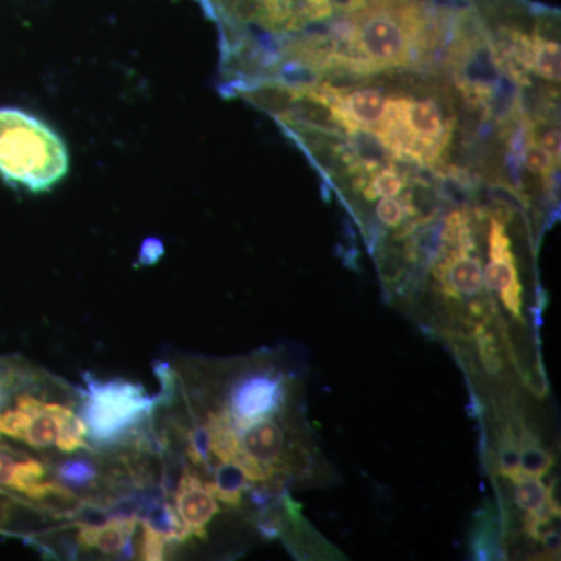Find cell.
<instances>
[{"label": "cell", "instance_id": "cell-14", "mask_svg": "<svg viewBox=\"0 0 561 561\" xmlns=\"http://www.w3.org/2000/svg\"><path fill=\"white\" fill-rule=\"evenodd\" d=\"M44 409L54 413L60 424L58 431L57 446L62 453H73L77 449L84 448L87 443V427L80 416L73 415L70 409L60 404H51V402H44Z\"/></svg>", "mask_w": 561, "mask_h": 561}, {"label": "cell", "instance_id": "cell-3", "mask_svg": "<svg viewBox=\"0 0 561 561\" xmlns=\"http://www.w3.org/2000/svg\"><path fill=\"white\" fill-rule=\"evenodd\" d=\"M87 389L81 393L80 419L87 438L98 446H114L127 440L150 419L158 398L150 397L140 383L116 378L103 381L94 373H83Z\"/></svg>", "mask_w": 561, "mask_h": 561}, {"label": "cell", "instance_id": "cell-27", "mask_svg": "<svg viewBox=\"0 0 561 561\" xmlns=\"http://www.w3.org/2000/svg\"><path fill=\"white\" fill-rule=\"evenodd\" d=\"M560 130H549L540 140V146L546 150V153L551 157L556 165H560Z\"/></svg>", "mask_w": 561, "mask_h": 561}, {"label": "cell", "instance_id": "cell-18", "mask_svg": "<svg viewBox=\"0 0 561 561\" xmlns=\"http://www.w3.org/2000/svg\"><path fill=\"white\" fill-rule=\"evenodd\" d=\"M31 426H28L27 437L25 442L33 448H50V446L57 445L58 431H60V424H58L57 416L49 411L41 408L39 412L31 415Z\"/></svg>", "mask_w": 561, "mask_h": 561}, {"label": "cell", "instance_id": "cell-10", "mask_svg": "<svg viewBox=\"0 0 561 561\" xmlns=\"http://www.w3.org/2000/svg\"><path fill=\"white\" fill-rule=\"evenodd\" d=\"M175 502L176 512L184 526L194 537L205 538L206 526L220 512V507L219 502L194 472L184 470L175 491Z\"/></svg>", "mask_w": 561, "mask_h": 561}, {"label": "cell", "instance_id": "cell-22", "mask_svg": "<svg viewBox=\"0 0 561 561\" xmlns=\"http://www.w3.org/2000/svg\"><path fill=\"white\" fill-rule=\"evenodd\" d=\"M523 160L527 171L535 173V175H541L542 179H548L549 173L553 171V165H556L551 157L542 149L540 142L534 139V136L526 144V149L523 151Z\"/></svg>", "mask_w": 561, "mask_h": 561}, {"label": "cell", "instance_id": "cell-19", "mask_svg": "<svg viewBox=\"0 0 561 561\" xmlns=\"http://www.w3.org/2000/svg\"><path fill=\"white\" fill-rule=\"evenodd\" d=\"M405 180L394 168H386L376 172L367 183L362 186L367 201H378V198L398 197L404 190Z\"/></svg>", "mask_w": 561, "mask_h": 561}, {"label": "cell", "instance_id": "cell-31", "mask_svg": "<svg viewBox=\"0 0 561 561\" xmlns=\"http://www.w3.org/2000/svg\"><path fill=\"white\" fill-rule=\"evenodd\" d=\"M3 389H5V378H3L2 373H0V401H2Z\"/></svg>", "mask_w": 561, "mask_h": 561}, {"label": "cell", "instance_id": "cell-4", "mask_svg": "<svg viewBox=\"0 0 561 561\" xmlns=\"http://www.w3.org/2000/svg\"><path fill=\"white\" fill-rule=\"evenodd\" d=\"M454 121L432 99L391 98L375 136L394 157L434 164L453 139Z\"/></svg>", "mask_w": 561, "mask_h": 561}, {"label": "cell", "instance_id": "cell-7", "mask_svg": "<svg viewBox=\"0 0 561 561\" xmlns=\"http://www.w3.org/2000/svg\"><path fill=\"white\" fill-rule=\"evenodd\" d=\"M489 257L490 262L483 272V284L500 295L502 305L515 319L522 320L523 286L519 283L518 265L504 221L497 217H491L490 220Z\"/></svg>", "mask_w": 561, "mask_h": 561}, {"label": "cell", "instance_id": "cell-24", "mask_svg": "<svg viewBox=\"0 0 561 561\" xmlns=\"http://www.w3.org/2000/svg\"><path fill=\"white\" fill-rule=\"evenodd\" d=\"M476 334H478L479 351H481V360L485 370L489 371L490 375L501 371L502 360L500 351H497L496 345H494L493 335L486 334L483 328L476 332Z\"/></svg>", "mask_w": 561, "mask_h": 561}, {"label": "cell", "instance_id": "cell-25", "mask_svg": "<svg viewBox=\"0 0 561 561\" xmlns=\"http://www.w3.org/2000/svg\"><path fill=\"white\" fill-rule=\"evenodd\" d=\"M142 548L140 559L147 561H160L165 559V546L169 545L160 534L142 526Z\"/></svg>", "mask_w": 561, "mask_h": 561}, {"label": "cell", "instance_id": "cell-8", "mask_svg": "<svg viewBox=\"0 0 561 561\" xmlns=\"http://www.w3.org/2000/svg\"><path fill=\"white\" fill-rule=\"evenodd\" d=\"M434 276L446 298L476 297L483 289L482 262L471 251L453 249L435 265Z\"/></svg>", "mask_w": 561, "mask_h": 561}, {"label": "cell", "instance_id": "cell-6", "mask_svg": "<svg viewBox=\"0 0 561 561\" xmlns=\"http://www.w3.org/2000/svg\"><path fill=\"white\" fill-rule=\"evenodd\" d=\"M289 393V381L283 373H245L230 387L227 412L234 423L275 416L286 408Z\"/></svg>", "mask_w": 561, "mask_h": 561}, {"label": "cell", "instance_id": "cell-16", "mask_svg": "<svg viewBox=\"0 0 561 561\" xmlns=\"http://www.w3.org/2000/svg\"><path fill=\"white\" fill-rule=\"evenodd\" d=\"M515 502L519 508L530 513L548 507L556 500H553L552 486H546L541 478H527L516 483Z\"/></svg>", "mask_w": 561, "mask_h": 561}, {"label": "cell", "instance_id": "cell-1", "mask_svg": "<svg viewBox=\"0 0 561 561\" xmlns=\"http://www.w3.org/2000/svg\"><path fill=\"white\" fill-rule=\"evenodd\" d=\"M345 22V50L332 51L328 68L378 72L400 68L430 50L440 33L438 16L419 2H379L350 13Z\"/></svg>", "mask_w": 561, "mask_h": 561}, {"label": "cell", "instance_id": "cell-13", "mask_svg": "<svg viewBox=\"0 0 561 561\" xmlns=\"http://www.w3.org/2000/svg\"><path fill=\"white\" fill-rule=\"evenodd\" d=\"M214 481L206 482L205 486L217 501L239 507L242 502V493L249 489V481L238 463H220L216 470H213Z\"/></svg>", "mask_w": 561, "mask_h": 561}, {"label": "cell", "instance_id": "cell-2", "mask_svg": "<svg viewBox=\"0 0 561 561\" xmlns=\"http://www.w3.org/2000/svg\"><path fill=\"white\" fill-rule=\"evenodd\" d=\"M69 171L65 140L38 117L0 108V176L11 186L47 192Z\"/></svg>", "mask_w": 561, "mask_h": 561}, {"label": "cell", "instance_id": "cell-28", "mask_svg": "<svg viewBox=\"0 0 561 561\" xmlns=\"http://www.w3.org/2000/svg\"><path fill=\"white\" fill-rule=\"evenodd\" d=\"M18 461L11 459L7 454L0 453V486H10L13 481L14 470Z\"/></svg>", "mask_w": 561, "mask_h": 561}, {"label": "cell", "instance_id": "cell-21", "mask_svg": "<svg viewBox=\"0 0 561 561\" xmlns=\"http://www.w3.org/2000/svg\"><path fill=\"white\" fill-rule=\"evenodd\" d=\"M187 456L195 467L210 471L209 434L205 424H198L187 434Z\"/></svg>", "mask_w": 561, "mask_h": 561}, {"label": "cell", "instance_id": "cell-30", "mask_svg": "<svg viewBox=\"0 0 561 561\" xmlns=\"http://www.w3.org/2000/svg\"><path fill=\"white\" fill-rule=\"evenodd\" d=\"M540 540L542 541V545H545V548L548 549L549 552L552 553V556H559L560 552V535L559 531H546V534L541 535Z\"/></svg>", "mask_w": 561, "mask_h": 561}, {"label": "cell", "instance_id": "cell-11", "mask_svg": "<svg viewBox=\"0 0 561 561\" xmlns=\"http://www.w3.org/2000/svg\"><path fill=\"white\" fill-rule=\"evenodd\" d=\"M139 519L142 526L157 531L168 542H184L192 537L190 529L181 522L176 508L164 497L144 507Z\"/></svg>", "mask_w": 561, "mask_h": 561}, {"label": "cell", "instance_id": "cell-17", "mask_svg": "<svg viewBox=\"0 0 561 561\" xmlns=\"http://www.w3.org/2000/svg\"><path fill=\"white\" fill-rule=\"evenodd\" d=\"M58 482L68 490H87L98 479V468L90 459L79 457L62 461L57 471Z\"/></svg>", "mask_w": 561, "mask_h": 561}, {"label": "cell", "instance_id": "cell-12", "mask_svg": "<svg viewBox=\"0 0 561 561\" xmlns=\"http://www.w3.org/2000/svg\"><path fill=\"white\" fill-rule=\"evenodd\" d=\"M560 44L545 36L527 35L526 66L537 76L551 81H560Z\"/></svg>", "mask_w": 561, "mask_h": 561}, {"label": "cell", "instance_id": "cell-9", "mask_svg": "<svg viewBox=\"0 0 561 561\" xmlns=\"http://www.w3.org/2000/svg\"><path fill=\"white\" fill-rule=\"evenodd\" d=\"M257 20L275 32L297 31L331 16L332 0H256Z\"/></svg>", "mask_w": 561, "mask_h": 561}, {"label": "cell", "instance_id": "cell-23", "mask_svg": "<svg viewBox=\"0 0 561 561\" xmlns=\"http://www.w3.org/2000/svg\"><path fill=\"white\" fill-rule=\"evenodd\" d=\"M31 419L32 416L27 412L20 411V409L0 413V434L14 438V440L25 442Z\"/></svg>", "mask_w": 561, "mask_h": 561}, {"label": "cell", "instance_id": "cell-29", "mask_svg": "<svg viewBox=\"0 0 561 561\" xmlns=\"http://www.w3.org/2000/svg\"><path fill=\"white\" fill-rule=\"evenodd\" d=\"M367 2H400V0H332V7L339 11H345V13H353V11L367 5Z\"/></svg>", "mask_w": 561, "mask_h": 561}, {"label": "cell", "instance_id": "cell-20", "mask_svg": "<svg viewBox=\"0 0 561 561\" xmlns=\"http://www.w3.org/2000/svg\"><path fill=\"white\" fill-rule=\"evenodd\" d=\"M413 214H415V208H413L411 197H386L381 198V202L376 206V216L389 228L400 227L402 220L408 216H413Z\"/></svg>", "mask_w": 561, "mask_h": 561}, {"label": "cell", "instance_id": "cell-5", "mask_svg": "<svg viewBox=\"0 0 561 561\" xmlns=\"http://www.w3.org/2000/svg\"><path fill=\"white\" fill-rule=\"evenodd\" d=\"M454 80L468 101L489 110L505 77L493 41L470 20L461 21L451 51Z\"/></svg>", "mask_w": 561, "mask_h": 561}, {"label": "cell", "instance_id": "cell-26", "mask_svg": "<svg viewBox=\"0 0 561 561\" xmlns=\"http://www.w3.org/2000/svg\"><path fill=\"white\" fill-rule=\"evenodd\" d=\"M164 253V247L158 239H147L140 247L139 262L142 265L154 264Z\"/></svg>", "mask_w": 561, "mask_h": 561}, {"label": "cell", "instance_id": "cell-15", "mask_svg": "<svg viewBox=\"0 0 561 561\" xmlns=\"http://www.w3.org/2000/svg\"><path fill=\"white\" fill-rule=\"evenodd\" d=\"M553 465L551 454L542 449L530 432L524 431L519 443V470L527 478H542Z\"/></svg>", "mask_w": 561, "mask_h": 561}]
</instances>
